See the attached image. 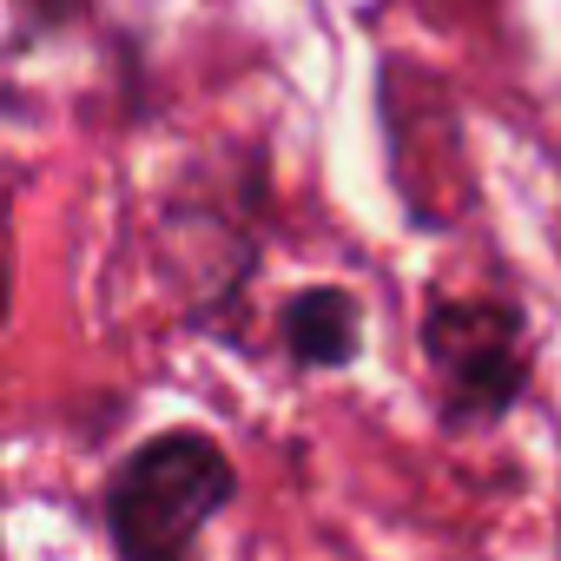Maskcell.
Masks as SVG:
<instances>
[{
  "label": "cell",
  "instance_id": "2",
  "mask_svg": "<svg viewBox=\"0 0 561 561\" xmlns=\"http://www.w3.org/2000/svg\"><path fill=\"white\" fill-rule=\"evenodd\" d=\"M416 344L436 370L449 430H489L528 397V318L508 298H430Z\"/></svg>",
  "mask_w": 561,
  "mask_h": 561
},
{
  "label": "cell",
  "instance_id": "3",
  "mask_svg": "<svg viewBox=\"0 0 561 561\" xmlns=\"http://www.w3.org/2000/svg\"><path fill=\"white\" fill-rule=\"evenodd\" d=\"M277 337L305 370H351L364 351V305L344 285H305L277 311Z\"/></svg>",
  "mask_w": 561,
  "mask_h": 561
},
{
  "label": "cell",
  "instance_id": "5",
  "mask_svg": "<svg viewBox=\"0 0 561 561\" xmlns=\"http://www.w3.org/2000/svg\"><path fill=\"white\" fill-rule=\"evenodd\" d=\"M14 311V264H8V244H0V324Z\"/></svg>",
  "mask_w": 561,
  "mask_h": 561
},
{
  "label": "cell",
  "instance_id": "1",
  "mask_svg": "<svg viewBox=\"0 0 561 561\" xmlns=\"http://www.w3.org/2000/svg\"><path fill=\"white\" fill-rule=\"evenodd\" d=\"M238 462L205 430H159L133 443L106 482V535L119 561H185L192 541L231 508Z\"/></svg>",
  "mask_w": 561,
  "mask_h": 561
},
{
  "label": "cell",
  "instance_id": "4",
  "mask_svg": "<svg viewBox=\"0 0 561 561\" xmlns=\"http://www.w3.org/2000/svg\"><path fill=\"white\" fill-rule=\"evenodd\" d=\"M8 8H14L21 47H34V41H47V34H67L73 21H87L93 0H8Z\"/></svg>",
  "mask_w": 561,
  "mask_h": 561
}]
</instances>
